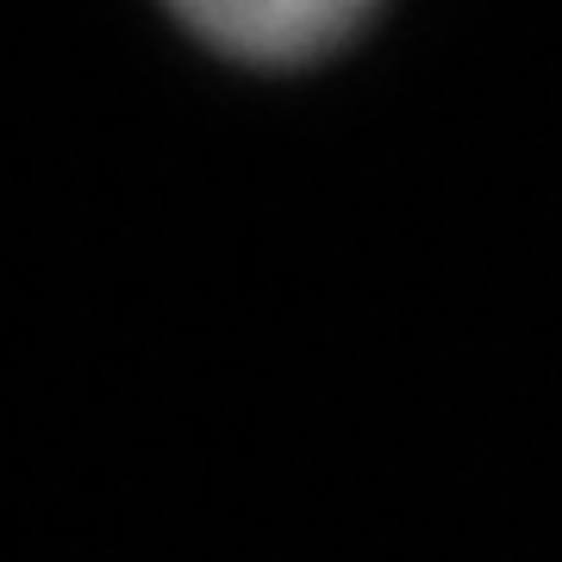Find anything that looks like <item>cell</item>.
<instances>
[{
	"label": "cell",
	"instance_id": "obj_1",
	"mask_svg": "<svg viewBox=\"0 0 562 562\" xmlns=\"http://www.w3.org/2000/svg\"><path fill=\"white\" fill-rule=\"evenodd\" d=\"M188 38L250 69H301L331 57L382 0H162Z\"/></svg>",
	"mask_w": 562,
	"mask_h": 562
}]
</instances>
